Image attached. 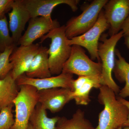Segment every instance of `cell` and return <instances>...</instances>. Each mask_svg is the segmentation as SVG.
<instances>
[{
    "mask_svg": "<svg viewBox=\"0 0 129 129\" xmlns=\"http://www.w3.org/2000/svg\"><path fill=\"white\" fill-rule=\"evenodd\" d=\"M60 117H48L46 109L39 103L30 116L29 123L33 129H56Z\"/></svg>",
    "mask_w": 129,
    "mask_h": 129,
    "instance_id": "17",
    "label": "cell"
},
{
    "mask_svg": "<svg viewBox=\"0 0 129 129\" xmlns=\"http://www.w3.org/2000/svg\"><path fill=\"white\" fill-rule=\"evenodd\" d=\"M15 47V44L12 45L0 53V79L5 78L12 71V65L9 58Z\"/></svg>",
    "mask_w": 129,
    "mask_h": 129,
    "instance_id": "22",
    "label": "cell"
},
{
    "mask_svg": "<svg viewBox=\"0 0 129 129\" xmlns=\"http://www.w3.org/2000/svg\"><path fill=\"white\" fill-rule=\"evenodd\" d=\"M20 90L13 101L15 122L11 129H27L29 119L39 103L38 90L28 85L19 86Z\"/></svg>",
    "mask_w": 129,
    "mask_h": 129,
    "instance_id": "4",
    "label": "cell"
},
{
    "mask_svg": "<svg viewBox=\"0 0 129 129\" xmlns=\"http://www.w3.org/2000/svg\"><path fill=\"white\" fill-rule=\"evenodd\" d=\"M101 76H79L73 82L72 96L77 105L87 106L91 101L90 94L93 88L102 86Z\"/></svg>",
    "mask_w": 129,
    "mask_h": 129,
    "instance_id": "14",
    "label": "cell"
},
{
    "mask_svg": "<svg viewBox=\"0 0 129 129\" xmlns=\"http://www.w3.org/2000/svg\"><path fill=\"white\" fill-rule=\"evenodd\" d=\"M108 0H94L86 7L79 16L70 19L65 25L66 36L69 39L83 34L96 23Z\"/></svg>",
    "mask_w": 129,
    "mask_h": 129,
    "instance_id": "5",
    "label": "cell"
},
{
    "mask_svg": "<svg viewBox=\"0 0 129 129\" xmlns=\"http://www.w3.org/2000/svg\"><path fill=\"white\" fill-rule=\"evenodd\" d=\"M14 44H15L9 34L7 18L5 15L0 16V53Z\"/></svg>",
    "mask_w": 129,
    "mask_h": 129,
    "instance_id": "21",
    "label": "cell"
},
{
    "mask_svg": "<svg viewBox=\"0 0 129 129\" xmlns=\"http://www.w3.org/2000/svg\"><path fill=\"white\" fill-rule=\"evenodd\" d=\"M60 26L58 21L56 19L53 20L51 17L31 18L26 31L17 44L22 46L32 45L36 40L41 39L52 29Z\"/></svg>",
    "mask_w": 129,
    "mask_h": 129,
    "instance_id": "8",
    "label": "cell"
},
{
    "mask_svg": "<svg viewBox=\"0 0 129 129\" xmlns=\"http://www.w3.org/2000/svg\"><path fill=\"white\" fill-rule=\"evenodd\" d=\"M14 0H0V16L5 15L9 10L11 9Z\"/></svg>",
    "mask_w": 129,
    "mask_h": 129,
    "instance_id": "24",
    "label": "cell"
},
{
    "mask_svg": "<svg viewBox=\"0 0 129 129\" xmlns=\"http://www.w3.org/2000/svg\"><path fill=\"white\" fill-rule=\"evenodd\" d=\"M124 44L129 48V36H124Z\"/></svg>",
    "mask_w": 129,
    "mask_h": 129,
    "instance_id": "27",
    "label": "cell"
},
{
    "mask_svg": "<svg viewBox=\"0 0 129 129\" xmlns=\"http://www.w3.org/2000/svg\"><path fill=\"white\" fill-rule=\"evenodd\" d=\"M104 16L109 25L110 37L121 30L129 15V0H111L104 6Z\"/></svg>",
    "mask_w": 129,
    "mask_h": 129,
    "instance_id": "9",
    "label": "cell"
},
{
    "mask_svg": "<svg viewBox=\"0 0 129 129\" xmlns=\"http://www.w3.org/2000/svg\"><path fill=\"white\" fill-rule=\"evenodd\" d=\"M18 86L11 72L5 78L0 79V109L13 104L19 92Z\"/></svg>",
    "mask_w": 129,
    "mask_h": 129,
    "instance_id": "18",
    "label": "cell"
},
{
    "mask_svg": "<svg viewBox=\"0 0 129 129\" xmlns=\"http://www.w3.org/2000/svg\"><path fill=\"white\" fill-rule=\"evenodd\" d=\"M98 96L104 108L99 114L98 124L95 129H117L122 127L129 114L127 107L116 97L111 88L102 85Z\"/></svg>",
    "mask_w": 129,
    "mask_h": 129,
    "instance_id": "1",
    "label": "cell"
},
{
    "mask_svg": "<svg viewBox=\"0 0 129 129\" xmlns=\"http://www.w3.org/2000/svg\"><path fill=\"white\" fill-rule=\"evenodd\" d=\"M73 75L61 73L56 76L42 79L32 78L23 74L16 80L18 86L28 85L35 87L37 90L52 88H63L73 89Z\"/></svg>",
    "mask_w": 129,
    "mask_h": 129,
    "instance_id": "11",
    "label": "cell"
},
{
    "mask_svg": "<svg viewBox=\"0 0 129 129\" xmlns=\"http://www.w3.org/2000/svg\"><path fill=\"white\" fill-rule=\"evenodd\" d=\"M123 36V33L121 30L109 39L103 37L102 42L98 45V55L102 64V85L111 88L116 95L119 93L120 87L114 80L112 73L115 66V46Z\"/></svg>",
    "mask_w": 129,
    "mask_h": 129,
    "instance_id": "3",
    "label": "cell"
},
{
    "mask_svg": "<svg viewBox=\"0 0 129 129\" xmlns=\"http://www.w3.org/2000/svg\"><path fill=\"white\" fill-rule=\"evenodd\" d=\"M117 129H129V127H120Z\"/></svg>",
    "mask_w": 129,
    "mask_h": 129,
    "instance_id": "28",
    "label": "cell"
},
{
    "mask_svg": "<svg viewBox=\"0 0 129 129\" xmlns=\"http://www.w3.org/2000/svg\"><path fill=\"white\" fill-rule=\"evenodd\" d=\"M121 30L123 33L124 36H129V15L123 24Z\"/></svg>",
    "mask_w": 129,
    "mask_h": 129,
    "instance_id": "25",
    "label": "cell"
},
{
    "mask_svg": "<svg viewBox=\"0 0 129 129\" xmlns=\"http://www.w3.org/2000/svg\"><path fill=\"white\" fill-rule=\"evenodd\" d=\"M39 103L47 110L52 113L60 112L72 100V91L70 89L56 88L38 91Z\"/></svg>",
    "mask_w": 129,
    "mask_h": 129,
    "instance_id": "12",
    "label": "cell"
},
{
    "mask_svg": "<svg viewBox=\"0 0 129 129\" xmlns=\"http://www.w3.org/2000/svg\"><path fill=\"white\" fill-rule=\"evenodd\" d=\"M27 129H33L31 125L30 124V123H29L28 125Z\"/></svg>",
    "mask_w": 129,
    "mask_h": 129,
    "instance_id": "29",
    "label": "cell"
},
{
    "mask_svg": "<svg viewBox=\"0 0 129 129\" xmlns=\"http://www.w3.org/2000/svg\"><path fill=\"white\" fill-rule=\"evenodd\" d=\"M31 18L51 17L53 9L59 5L69 6L73 12L78 10V0H22Z\"/></svg>",
    "mask_w": 129,
    "mask_h": 129,
    "instance_id": "13",
    "label": "cell"
},
{
    "mask_svg": "<svg viewBox=\"0 0 129 129\" xmlns=\"http://www.w3.org/2000/svg\"></svg>",
    "mask_w": 129,
    "mask_h": 129,
    "instance_id": "31",
    "label": "cell"
},
{
    "mask_svg": "<svg viewBox=\"0 0 129 129\" xmlns=\"http://www.w3.org/2000/svg\"><path fill=\"white\" fill-rule=\"evenodd\" d=\"M117 98L123 104L125 105L127 107L129 110V114L128 115V118L126 122H125L124 123L122 127H129V101L125 100L124 98H122L119 96L117 97Z\"/></svg>",
    "mask_w": 129,
    "mask_h": 129,
    "instance_id": "26",
    "label": "cell"
},
{
    "mask_svg": "<svg viewBox=\"0 0 129 129\" xmlns=\"http://www.w3.org/2000/svg\"><path fill=\"white\" fill-rule=\"evenodd\" d=\"M109 25L102 10L94 25L83 34L68 39V44L72 46L77 45L86 49L92 60H98L100 62L98 54L99 40L101 35L108 29Z\"/></svg>",
    "mask_w": 129,
    "mask_h": 129,
    "instance_id": "7",
    "label": "cell"
},
{
    "mask_svg": "<svg viewBox=\"0 0 129 129\" xmlns=\"http://www.w3.org/2000/svg\"><path fill=\"white\" fill-rule=\"evenodd\" d=\"M48 48L41 46L25 75L32 78L42 79L52 76L48 61Z\"/></svg>",
    "mask_w": 129,
    "mask_h": 129,
    "instance_id": "16",
    "label": "cell"
},
{
    "mask_svg": "<svg viewBox=\"0 0 129 129\" xmlns=\"http://www.w3.org/2000/svg\"><path fill=\"white\" fill-rule=\"evenodd\" d=\"M56 129H95L92 123L86 118L85 112L79 109L72 118L60 117Z\"/></svg>",
    "mask_w": 129,
    "mask_h": 129,
    "instance_id": "20",
    "label": "cell"
},
{
    "mask_svg": "<svg viewBox=\"0 0 129 129\" xmlns=\"http://www.w3.org/2000/svg\"><path fill=\"white\" fill-rule=\"evenodd\" d=\"M0 111H1V109H0Z\"/></svg>",
    "mask_w": 129,
    "mask_h": 129,
    "instance_id": "30",
    "label": "cell"
},
{
    "mask_svg": "<svg viewBox=\"0 0 129 129\" xmlns=\"http://www.w3.org/2000/svg\"><path fill=\"white\" fill-rule=\"evenodd\" d=\"M40 46V44H34L14 48L9 60L12 65L11 73L15 80L27 72Z\"/></svg>",
    "mask_w": 129,
    "mask_h": 129,
    "instance_id": "10",
    "label": "cell"
},
{
    "mask_svg": "<svg viewBox=\"0 0 129 129\" xmlns=\"http://www.w3.org/2000/svg\"><path fill=\"white\" fill-rule=\"evenodd\" d=\"M115 64L113 72L115 77L121 83L125 82V85L120 90L119 96L124 98L129 96V63L126 61L118 49H115Z\"/></svg>",
    "mask_w": 129,
    "mask_h": 129,
    "instance_id": "19",
    "label": "cell"
},
{
    "mask_svg": "<svg viewBox=\"0 0 129 129\" xmlns=\"http://www.w3.org/2000/svg\"><path fill=\"white\" fill-rule=\"evenodd\" d=\"M41 43L50 39L48 48V61L52 75H58L62 73L64 63L69 58L72 46L68 44L64 25L51 30L41 38Z\"/></svg>",
    "mask_w": 129,
    "mask_h": 129,
    "instance_id": "2",
    "label": "cell"
},
{
    "mask_svg": "<svg viewBox=\"0 0 129 129\" xmlns=\"http://www.w3.org/2000/svg\"><path fill=\"white\" fill-rule=\"evenodd\" d=\"M14 105L11 104L5 107L0 111V129H11L15 120L12 113Z\"/></svg>",
    "mask_w": 129,
    "mask_h": 129,
    "instance_id": "23",
    "label": "cell"
},
{
    "mask_svg": "<svg viewBox=\"0 0 129 129\" xmlns=\"http://www.w3.org/2000/svg\"><path fill=\"white\" fill-rule=\"evenodd\" d=\"M9 30L14 44L22 37L26 24L31 17L22 0H15L12 6L11 11L8 13Z\"/></svg>",
    "mask_w": 129,
    "mask_h": 129,
    "instance_id": "15",
    "label": "cell"
},
{
    "mask_svg": "<svg viewBox=\"0 0 129 129\" xmlns=\"http://www.w3.org/2000/svg\"><path fill=\"white\" fill-rule=\"evenodd\" d=\"M102 64L93 61L85 54L83 47L72 46L71 54L63 67L62 73L79 76H101Z\"/></svg>",
    "mask_w": 129,
    "mask_h": 129,
    "instance_id": "6",
    "label": "cell"
}]
</instances>
